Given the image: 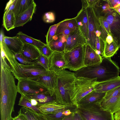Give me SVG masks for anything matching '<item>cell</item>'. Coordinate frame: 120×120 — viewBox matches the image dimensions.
I'll return each instance as SVG.
<instances>
[{"mask_svg": "<svg viewBox=\"0 0 120 120\" xmlns=\"http://www.w3.org/2000/svg\"><path fill=\"white\" fill-rule=\"evenodd\" d=\"M0 120H12L18 92L14 76L7 64L0 63Z\"/></svg>", "mask_w": 120, "mask_h": 120, "instance_id": "1", "label": "cell"}, {"mask_svg": "<svg viewBox=\"0 0 120 120\" xmlns=\"http://www.w3.org/2000/svg\"><path fill=\"white\" fill-rule=\"evenodd\" d=\"M120 68L110 57H102L99 64L83 67L74 72L77 77L97 79L100 82L115 78L119 76Z\"/></svg>", "mask_w": 120, "mask_h": 120, "instance_id": "2", "label": "cell"}, {"mask_svg": "<svg viewBox=\"0 0 120 120\" xmlns=\"http://www.w3.org/2000/svg\"><path fill=\"white\" fill-rule=\"evenodd\" d=\"M3 51L1 55L6 60L10 70L15 78L18 80L20 79L34 78L47 73V70L39 65H25L19 63L15 59L13 52L4 43L2 47Z\"/></svg>", "mask_w": 120, "mask_h": 120, "instance_id": "3", "label": "cell"}, {"mask_svg": "<svg viewBox=\"0 0 120 120\" xmlns=\"http://www.w3.org/2000/svg\"><path fill=\"white\" fill-rule=\"evenodd\" d=\"M57 73V83L54 94L56 101L64 105L72 104L68 91L76 77L74 72L64 69Z\"/></svg>", "mask_w": 120, "mask_h": 120, "instance_id": "4", "label": "cell"}, {"mask_svg": "<svg viewBox=\"0 0 120 120\" xmlns=\"http://www.w3.org/2000/svg\"><path fill=\"white\" fill-rule=\"evenodd\" d=\"M97 80V78L76 77L68 91L72 103L78 106V103L82 98L94 90L95 86L99 82Z\"/></svg>", "mask_w": 120, "mask_h": 120, "instance_id": "5", "label": "cell"}, {"mask_svg": "<svg viewBox=\"0 0 120 120\" xmlns=\"http://www.w3.org/2000/svg\"><path fill=\"white\" fill-rule=\"evenodd\" d=\"M101 103L78 105L77 110L83 120H114V114L104 109Z\"/></svg>", "mask_w": 120, "mask_h": 120, "instance_id": "6", "label": "cell"}, {"mask_svg": "<svg viewBox=\"0 0 120 120\" xmlns=\"http://www.w3.org/2000/svg\"><path fill=\"white\" fill-rule=\"evenodd\" d=\"M85 46H79L70 51L64 52L66 63L65 69L75 72L86 67L84 63Z\"/></svg>", "mask_w": 120, "mask_h": 120, "instance_id": "7", "label": "cell"}, {"mask_svg": "<svg viewBox=\"0 0 120 120\" xmlns=\"http://www.w3.org/2000/svg\"><path fill=\"white\" fill-rule=\"evenodd\" d=\"M18 80V92L21 95L49 93L45 87L36 81L28 79H20Z\"/></svg>", "mask_w": 120, "mask_h": 120, "instance_id": "8", "label": "cell"}, {"mask_svg": "<svg viewBox=\"0 0 120 120\" xmlns=\"http://www.w3.org/2000/svg\"><path fill=\"white\" fill-rule=\"evenodd\" d=\"M102 17L108 23L113 41L120 48V15L114 9L109 10Z\"/></svg>", "mask_w": 120, "mask_h": 120, "instance_id": "9", "label": "cell"}, {"mask_svg": "<svg viewBox=\"0 0 120 120\" xmlns=\"http://www.w3.org/2000/svg\"><path fill=\"white\" fill-rule=\"evenodd\" d=\"M88 18V35L87 44L90 45L95 51L96 43L97 37L96 32L97 23L99 18L95 15L93 7L87 8Z\"/></svg>", "mask_w": 120, "mask_h": 120, "instance_id": "10", "label": "cell"}, {"mask_svg": "<svg viewBox=\"0 0 120 120\" xmlns=\"http://www.w3.org/2000/svg\"><path fill=\"white\" fill-rule=\"evenodd\" d=\"M29 79L36 81L44 86L48 90L51 96L55 95L57 81V74L56 72L49 70L45 75Z\"/></svg>", "mask_w": 120, "mask_h": 120, "instance_id": "11", "label": "cell"}, {"mask_svg": "<svg viewBox=\"0 0 120 120\" xmlns=\"http://www.w3.org/2000/svg\"><path fill=\"white\" fill-rule=\"evenodd\" d=\"M87 44L86 39L78 28L67 36L64 52L70 51L78 46L85 45Z\"/></svg>", "mask_w": 120, "mask_h": 120, "instance_id": "12", "label": "cell"}, {"mask_svg": "<svg viewBox=\"0 0 120 120\" xmlns=\"http://www.w3.org/2000/svg\"><path fill=\"white\" fill-rule=\"evenodd\" d=\"M64 52H54L49 58V70L56 73L65 69L66 63Z\"/></svg>", "mask_w": 120, "mask_h": 120, "instance_id": "13", "label": "cell"}, {"mask_svg": "<svg viewBox=\"0 0 120 120\" xmlns=\"http://www.w3.org/2000/svg\"><path fill=\"white\" fill-rule=\"evenodd\" d=\"M79 28L75 18L66 19L60 22L55 35H63L67 36Z\"/></svg>", "mask_w": 120, "mask_h": 120, "instance_id": "14", "label": "cell"}, {"mask_svg": "<svg viewBox=\"0 0 120 120\" xmlns=\"http://www.w3.org/2000/svg\"><path fill=\"white\" fill-rule=\"evenodd\" d=\"M78 107L77 105L72 104L64 105L56 101L44 104L38 107L40 112L43 114L52 113L68 109Z\"/></svg>", "mask_w": 120, "mask_h": 120, "instance_id": "15", "label": "cell"}, {"mask_svg": "<svg viewBox=\"0 0 120 120\" xmlns=\"http://www.w3.org/2000/svg\"><path fill=\"white\" fill-rule=\"evenodd\" d=\"M102 57L98 54L89 45L85 46L84 63L86 66H94L100 64Z\"/></svg>", "mask_w": 120, "mask_h": 120, "instance_id": "16", "label": "cell"}, {"mask_svg": "<svg viewBox=\"0 0 120 120\" xmlns=\"http://www.w3.org/2000/svg\"><path fill=\"white\" fill-rule=\"evenodd\" d=\"M79 27L86 39L88 35V18L87 8H82L75 17Z\"/></svg>", "mask_w": 120, "mask_h": 120, "instance_id": "17", "label": "cell"}, {"mask_svg": "<svg viewBox=\"0 0 120 120\" xmlns=\"http://www.w3.org/2000/svg\"><path fill=\"white\" fill-rule=\"evenodd\" d=\"M36 7L34 2L25 11L16 17L14 28L23 26L32 19Z\"/></svg>", "mask_w": 120, "mask_h": 120, "instance_id": "18", "label": "cell"}, {"mask_svg": "<svg viewBox=\"0 0 120 120\" xmlns=\"http://www.w3.org/2000/svg\"><path fill=\"white\" fill-rule=\"evenodd\" d=\"M120 86V76L100 82L94 86V90L96 92H106L115 88Z\"/></svg>", "mask_w": 120, "mask_h": 120, "instance_id": "19", "label": "cell"}, {"mask_svg": "<svg viewBox=\"0 0 120 120\" xmlns=\"http://www.w3.org/2000/svg\"><path fill=\"white\" fill-rule=\"evenodd\" d=\"M4 42L14 53H20L24 43L17 36L11 37L5 36Z\"/></svg>", "mask_w": 120, "mask_h": 120, "instance_id": "20", "label": "cell"}, {"mask_svg": "<svg viewBox=\"0 0 120 120\" xmlns=\"http://www.w3.org/2000/svg\"><path fill=\"white\" fill-rule=\"evenodd\" d=\"M106 93L96 92L94 90L82 98L78 105L88 104L96 102L101 103L104 99Z\"/></svg>", "mask_w": 120, "mask_h": 120, "instance_id": "21", "label": "cell"}, {"mask_svg": "<svg viewBox=\"0 0 120 120\" xmlns=\"http://www.w3.org/2000/svg\"><path fill=\"white\" fill-rule=\"evenodd\" d=\"M20 53L24 57L32 60H35L41 54L38 49L29 44L24 43Z\"/></svg>", "mask_w": 120, "mask_h": 120, "instance_id": "22", "label": "cell"}, {"mask_svg": "<svg viewBox=\"0 0 120 120\" xmlns=\"http://www.w3.org/2000/svg\"><path fill=\"white\" fill-rule=\"evenodd\" d=\"M101 104L104 109L114 114L120 109V93L115 97L104 99Z\"/></svg>", "mask_w": 120, "mask_h": 120, "instance_id": "23", "label": "cell"}, {"mask_svg": "<svg viewBox=\"0 0 120 120\" xmlns=\"http://www.w3.org/2000/svg\"><path fill=\"white\" fill-rule=\"evenodd\" d=\"M67 37L63 35H55L48 45L53 52H64Z\"/></svg>", "mask_w": 120, "mask_h": 120, "instance_id": "24", "label": "cell"}, {"mask_svg": "<svg viewBox=\"0 0 120 120\" xmlns=\"http://www.w3.org/2000/svg\"><path fill=\"white\" fill-rule=\"evenodd\" d=\"M24 96L28 99L35 100L38 103V107L44 104L56 101L55 95L52 96L49 92Z\"/></svg>", "mask_w": 120, "mask_h": 120, "instance_id": "25", "label": "cell"}, {"mask_svg": "<svg viewBox=\"0 0 120 120\" xmlns=\"http://www.w3.org/2000/svg\"><path fill=\"white\" fill-rule=\"evenodd\" d=\"M77 108H68L52 113L43 114L46 120H62L66 116L76 111Z\"/></svg>", "mask_w": 120, "mask_h": 120, "instance_id": "26", "label": "cell"}, {"mask_svg": "<svg viewBox=\"0 0 120 120\" xmlns=\"http://www.w3.org/2000/svg\"><path fill=\"white\" fill-rule=\"evenodd\" d=\"M96 15L99 18L103 17L112 8L107 0H97L93 7Z\"/></svg>", "mask_w": 120, "mask_h": 120, "instance_id": "27", "label": "cell"}, {"mask_svg": "<svg viewBox=\"0 0 120 120\" xmlns=\"http://www.w3.org/2000/svg\"><path fill=\"white\" fill-rule=\"evenodd\" d=\"M19 111L24 115L28 120H46L43 114L29 108L22 107Z\"/></svg>", "mask_w": 120, "mask_h": 120, "instance_id": "28", "label": "cell"}, {"mask_svg": "<svg viewBox=\"0 0 120 120\" xmlns=\"http://www.w3.org/2000/svg\"><path fill=\"white\" fill-rule=\"evenodd\" d=\"M34 2L33 0H17L12 11L15 17L27 10Z\"/></svg>", "mask_w": 120, "mask_h": 120, "instance_id": "29", "label": "cell"}, {"mask_svg": "<svg viewBox=\"0 0 120 120\" xmlns=\"http://www.w3.org/2000/svg\"><path fill=\"white\" fill-rule=\"evenodd\" d=\"M15 19L12 11L4 12L3 17V26L7 31L14 28Z\"/></svg>", "mask_w": 120, "mask_h": 120, "instance_id": "30", "label": "cell"}, {"mask_svg": "<svg viewBox=\"0 0 120 120\" xmlns=\"http://www.w3.org/2000/svg\"><path fill=\"white\" fill-rule=\"evenodd\" d=\"M16 36L24 43L31 45L37 48L38 49L46 44L40 40L33 38L21 31L19 32L17 34Z\"/></svg>", "mask_w": 120, "mask_h": 120, "instance_id": "31", "label": "cell"}, {"mask_svg": "<svg viewBox=\"0 0 120 120\" xmlns=\"http://www.w3.org/2000/svg\"><path fill=\"white\" fill-rule=\"evenodd\" d=\"M99 19L100 24L101 38L105 42L108 35L109 34L111 35L109 25L106 20L103 17L99 18Z\"/></svg>", "mask_w": 120, "mask_h": 120, "instance_id": "32", "label": "cell"}, {"mask_svg": "<svg viewBox=\"0 0 120 120\" xmlns=\"http://www.w3.org/2000/svg\"><path fill=\"white\" fill-rule=\"evenodd\" d=\"M119 49L118 47L113 41L109 44L105 41L104 42L103 57L111 58L116 54Z\"/></svg>", "mask_w": 120, "mask_h": 120, "instance_id": "33", "label": "cell"}, {"mask_svg": "<svg viewBox=\"0 0 120 120\" xmlns=\"http://www.w3.org/2000/svg\"><path fill=\"white\" fill-rule=\"evenodd\" d=\"M18 105L32 109L38 113H41L37 107L32 105L30 101L23 95H21Z\"/></svg>", "mask_w": 120, "mask_h": 120, "instance_id": "34", "label": "cell"}, {"mask_svg": "<svg viewBox=\"0 0 120 120\" xmlns=\"http://www.w3.org/2000/svg\"><path fill=\"white\" fill-rule=\"evenodd\" d=\"M60 22L58 23L51 26L47 33L45 36L46 44L48 45L52 40L53 38L55 35L57 27L59 25Z\"/></svg>", "mask_w": 120, "mask_h": 120, "instance_id": "35", "label": "cell"}, {"mask_svg": "<svg viewBox=\"0 0 120 120\" xmlns=\"http://www.w3.org/2000/svg\"><path fill=\"white\" fill-rule=\"evenodd\" d=\"M16 60L20 64L25 65H32L36 64L35 60H30L23 56L20 53H14Z\"/></svg>", "mask_w": 120, "mask_h": 120, "instance_id": "36", "label": "cell"}, {"mask_svg": "<svg viewBox=\"0 0 120 120\" xmlns=\"http://www.w3.org/2000/svg\"><path fill=\"white\" fill-rule=\"evenodd\" d=\"M37 64L42 67L46 70H49V58L41 55L40 56L35 60Z\"/></svg>", "mask_w": 120, "mask_h": 120, "instance_id": "37", "label": "cell"}, {"mask_svg": "<svg viewBox=\"0 0 120 120\" xmlns=\"http://www.w3.org/2000/svg\"><path fill=\"white\" fill-rule=\"evenodd\" d=\"M41 55L49 58L54 52L46 44L38 49Z\"/></svg>", "mask_w": 120, "mask_h": 120, "instance_id": "38", "label": "cell"}, {"mask_svg": "<svg viewBox=\"0 0 120 120\" xmlns=\"http://www.w3.org/2000/svg\"><path fill=\"white\" fill-rule=\"evenodd\" d=\"M120 93V86L106 92L104 99L106 100L117 96Z\"/></svg>", "mask_w": 120, "mask_h": 120, "instance_id": "39", "label": "cell"}, {"mask_svg": "<svg viewBox=\"0 0 120 120\" xmlns=\"http://www.w3.org/2000/svg\"><path fill=\"white\" fill-rule=\"evenodd\" d=\"M44 21L47 23H51L54 21L55 16L54 14L52 12H48L45 13L43 17Z\"/></svg>", "mask_w": 120, "mask_h": 120, "instance_id": "40", "label": "cell"}, {"mask_svg": "<svg viewBox=\"0 0 120 120\" xmlns=\"http://www.w3.org/2000/svg\"><path fill=\"white\" fill-rule=\"evenodd\" d=\"M97 0H82V8H86L89 7H93Z\"/></svg>", "mask_w": 120, "mask_h": 120, "instance_id": "41", "label": "cell"}, {"mask_svg": "<svg viewBox=\"0 0 120 120\" xmlns=\"http://www.w3.org/2000/svg\"><path fill=\"white\" fill-rule=\"evenodd\" d=\"M17 0H11L7 3L5 9V12L12 11L14 9Z\"/></svg>", "mask_w": 120, "mask_h": 120, "instance_id": "42", "label": "cell"}, {"mask_svg": "<svg viewBox=\"0 0 120 120\" xmlns=\"http://www.w3.org/2000/svg\"><path fill=\"white\" fill-rule=\"evenodd\" d=\"M111 8L114 9L120 5V0H107Z\"/></svg>", "mask_w": 120, "mask_h": 120, "instance_id": "43", "label": "cell"}, {"mask_svg": "<svg viewBox=\"0 0 120 120\" xmlns=\"http://www.w3.org/2000/svg\"><path fill=\"white\" fill-rule=\"evenodd\" d=\"M18 115L13 118V120H28L26 116L19 111Z\"/></svg>", "mask_w": 120, "mask_h": 120, "instance_id": "44", "label": "cell"}, {"mask_svg": "<svg viewBox=\"0 0 120 120\" xmlns=\"http://www.w3.org/2000/svg\"><path fill=\"white\" fill-rule=\"evenodd\" d=\"M72 120H83L82 117L77 110L74 113L73 117Z\"/></svg>", "mask_w": 120, "mask_h": 120, "instance_id": "45", "label": "cell"}, {"mask_svg": "<svg viewBox=\"0 0 120 120\" xmlns=\"http://www.w3.org/2000/svg\"><path fill=\"white\" fill-rule=\"evenodd\" d=\"M114 120H120V109L114 114Z\"/></svg>", "mask_w": 120, "mask_h": 120, "instance_id": "46", "label": "cell"}, {"mask_svg": "<svg viewBox=\"0 0 120 120\" xmlns=\"http://www.w3.org/2000/svg\"><path fill=\"white\" fill-rule=\"evenodd\" d=\"M5 36L3 30L2 29H1L0 31V45L2 44Z\"/></svg>", "mask_w": 120, "mask_h": 120, "instance_id": "47", "label": "cell"}, {"mask_svg": "<svg viewBox=\"0 0 120 120\" xmlns=\"http://www.w3.org/2000/svg\"><path fill=\"white\" fill-rule=\"evenodd\" d=\"M105 41L109 44L113 41V39L111 35L109 34L108 35L106 38Z\"/></svg>", "mask_w": 120, "mask_h": 120, "instance_id": "48", "label": "cell"}, {"mask_svg": "<svg viewBox=\"0 0 120 120\" xmlns=\"http://www.w3.org/2000/svg\"><path fill=\"white\" fill-rule=\"evenodd\" d=\"M74 112L68 116H66L62 120H72L73 117L74 113Z\"/></svg>", "mask_w": 120, "mask_h": 120, "instance_id": "49", "label": "cell"}, {"mask_svg": "<svg viewBox=\"0 0 120 120\" xmlns=\"http://www.w3.org/2000/svg\"><path fill=\"white\" fill-rule=\"evenodd\" d=\"M28 99L30 101L33 105L38 107V103L34 99Z\"/></svg>", "mask_w": 120, "mask_h": 120, "instance_id": "50", "label": "cell"}, {"mask_svg": "<svg viewBox=\"0 0 120 120\" xmlns=\"http://www.w3.org/2000/svg\"><path fill=\"white\" fill-rule=\"evenodd\" d=\"M114 9L120 15V5Z\"/></svg>", "mask_w": 120, "mask_h": 120, "instance_id": "51", "label": "cell"}, {"mask_svg": "<svg viewBox=\"0 0 120 120\" xmlns=\"http://www.w3.org/2000/svg\"></svg>", "mask_w": 120, "mask_h": 120, "instance_id": "52", "label": "cell"}]
</instances>
